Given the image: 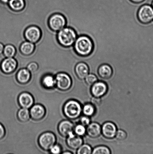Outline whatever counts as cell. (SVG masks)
<instances>
[{
	"instance_id": "obj_1",
	"label": "cell",
	"mask_w": 153,
	"mask_h": 154,
	"mask_svg": "<svg viewBox=\"0 0 153 154\" xmlns=\"http://www.w3.org/2000/svg\"><path fill=\"white\" fill-rule=\"evenodd\" d=\"M94 45L92 39L88 35H81L78 36L73 46L76 55L86 57L91 55L93 51Z\"/></svg>"
},
{
	"instance_id": "obj_2",
	"label": "cell",
	"mask_w": 153,
	"mask_h": 154,
	"mask_svg": "<svg viewBox=\"0 0 153 154\" xmlns=\"http://www.w3.org/2000/svg\"><path fill=\"white\" fill-rule=\"evenodd\" d=\"M78 37L75 30L70 26H66L57 32V41L64 48L73 47Z\"/></svg>"
},
{
	"instance_id": "obj_3",
	"label": "cell",
	"mask_w": 153,
	"mask_h": 154,
	"mask_svg": "<svg viewBox=\"0 0 153 154\" xmlns=\"http://www.w3.org/2000/svg\"><path fill=\"white\" fill-rule=\"evenodd\" d=\"M63 111L67 118L75 120L80 117L82 112V107L77 101L71 100L64 104Z\"/></svg>"
},
{
	"instance_id": "obj_4",
	"label": "cell",
	"mask_w": 153,
	"mask_h": 154,
	"mask_svg": "<svg viewBox=\"0 0 153 154\" xmlns=\"http://www.w3.org/2000/svg\"><path fill=\"white\" fill-rule=\"evenodd\" d=\"M47 24L51 31L57 32L67 26L66 18L61 13H54L49 16Z\"/></svg>"
},
{
	"instance_id": "obj_5",
	"label": "cell",
	"mask_w": 153,
	"mask_h": 154,
	"mask_svg": "<svg viewBox=\"0 0 153 154\" xmlns=\"http://www.w3.org/2000/svg\"><path fill=\"white\" fill-rule=\"evenodd\" d=\"M43 35L42 31L40 27L35 25H30L25 29L24 32L25 40L36 44L41 40Z\"/></svg>"
},
{
	"instance_id": "obj_6",
	"label": "cell",
	"mask_w": 153,
	"mask_h": 154,
	"mask_svg": "<svg viewBox=\"0 0 153 154\" xmlns=\"http://www.w3.org/2000/svg\"><path fill=\"white\" fill-rule=\"evenodd\" d=\"M137 17L139 22L143 24L151 23L153 21V8L149 4H143L137 11Z\"/></svg>"
},
{
	"instance_id": "obj_7",
	"label": "cell",
	"mask_w": 153,
	"mask_h": 154,
	"mask_svg": "<svg viewBox=\"0 0 153 154\" xmlns=\"http://www.w3.org/2000/svg\"><path fill=\"white\" fill-rule=\"evenodd\" d=\"M56 138L53 133L46 132L39 137L38 143L42 149L45 151H49L55 144Z\"/></svg>"
},
{
	"instance_id": "obj_8",
	"label": "cell",
	"mask_w": 153,
	"mask_h": 154,
	"mask_svg": "<svg viewBox=\"0 0 153 154\" xmlns=\"http://www.w3.org/2000/svg\"><path fill=\"white\" fill-rule=\"evenodd\" d=\"M57 88L62 91H66L71 88L72 81L71 78L67 73L60 72L55 77Z\"/></svg>"
},
{
	"instance_id": "obj_9",
	"label": "cell",
	"mask_w": 153,
	"mask_h": 154,
	"mask_svg": "<svg viewBox=\"0 0 153 154\" xmlns=\"http://www.w3.org/2000/svg\"><path fill=\"white\" fill-rule=\"evenodd\" d=\"M18 66V61L15 57L4 58L0 64V69L3 73L10 74L15 71Z\"/></svg>"
},
{
	"instance_id": "obj_10",
	"label": "cell",
	"mask_w": 153,
	"mask_h": 154,
	"mask_svg": "<svg viewBox=\"0 0 153 154\" xmlns=\"http://www.w3.org/2000/svg\"><path fill=\"white\" fill-rule=\"evenodd\" d=\"M107 90V86L105 83L97 81L92 85L91 92L94 97L101 98L106 94Z\"/></svg>"
},
{
	"instance_id": "obj_11",
	"label": "cell",
	"mask_w": 153,
	"mask_h": 154,
	"mask_svg": "<svg viewBox=\"0 0 153 154\" xmlns=\"http://www.w3.org/2000/svg\"><path fill=\"white\" fill-rule=\"evenodd\" d=\"M74 126L71 122L69 120H63L59 123L58 131L60 135L64 137H68L73 133Z\"/></svg>"
},
{
	"instance_id": "obj_12",
	"label": "cell",
	"mask_w": 153,
	"mask_h": 154,
	"mask_svg": "<svg viewBox=\"0 0 153 154\" xmlns=\"http://www.w3.org/2000/svg\"><path fill=\"white\" fill-rule=\"evenodd\" d=\"M31 118L34 120L40 121L44 117L46 114V109L40 104L33 105L30 111Z\"/></svg>"
},
{
	"instance_id": "obj_13",
	"label": "cell",
	"mask_w": 153,
	"mask_h": 154,
	"mask_svg": "<svg viewBox=\"0 0 153 154\" xmlns=\"http://www.w3.org/2000/svg\"><path fill=\"white\" fill-rule=\"evenodd\" d=\"M117 131L116 125L111 122H106L102 127V133L105 138L108 139L114 138Z\"/></svg>"
},
{
	"instance_id": "obj_14",
	"label": "cell",
	"mask_w": 153,
	"mask_h": 154,
	"mask_svg": "<svg viewBox=\"0 0 153 154\" xmlns=\"http://www.w3.org/2000/svg\"><path fill=\"white\" fill-rule=\"evenodd\" d=\"M18 102L22 108L29 109L34 105V100L32 95L27 92L21 93L18 97Z\"/></svg>"
},
{
	"instance_id": "obj_15",
	"label": "cell",
	"mask_w": 153,
	"mask_h": 154,
	"mask_svg": "<svg viewBox=\"0 0 153 154\" xmlns=\"http://www.w3.org/2000/svg\"><path fill=\"white\" fill-rule=\"evenodd\" d=\"M75 72L79 79H84L89 74L90 68L87 63L80 61L75 66Z\"/></svg>"
},
{
	"instance_id": "obj_16",
	"label": "cell",
	"mask_w": 153,
	"mask_h": 154,
	"mask_svg": "<svg viewBox=\"0 0 153 154\" xmlns=\"http://www.w3.org/2000/svg\"><path fill=\"white\" fill-rule=\"evenodd\" d=\"M66 143L70 148L77 150L83 144V140L81 137L73 133L67 137Z\"/></svg>"
},
{
	"instance_id": "obj_17",
	"label": "cell",
	"mask_w": 153,
	"mask_h": 154,
	"mask_svg": "<svg viewBox=\"0 0 153 154\" xmlns=\"http://www.w3.org/2000/svg\"><path fill=\"white\" fill-rule=\"evenodd\" d=\"M97 73L100 78L104 79H108L113 74V69L109 64L104 63L100 65L97 69Z\"/></svg>"
},
{
	"instance_id": "obj_18",
	"label": "cell",
	"mask_w": 153,
	"mask_h": 154,
	"mask_svg": "<svg viewBox=\"0 0 153 154\" xmlns=\"http://www.w3.org/2000/svg\"><path fill=\"white\" fill-rule=\"evenodd\" d=\"M35 48V44L25 40L21 43L19 47V51L22 55L28 57L34 53Z\"/></svg>"
},
{
	"instance_id": "obj_19",
	"label": "cell",
	"mask_w": 153,
	"mask_h": 154,
	"mask_svg": "<svg viewBox=\"0 0 153 154\" xmlns=\"http://www.w3.org/2000/svg\"><path fill=\"white\" fill-rule=\"evenodd\" d=\"M31 73L27 68H22L18 72L16 79L18 82L22 84L28 83L31 80Z\"/></svg>"
},
{
	"instance_id": "obj_20",
	"label": "cell",
	"mask_w": 153,
	"mask_h": 154,
	"mask_svg": "<svg viewBox=\"0 0 153 154\" xmlns=\"http://www.w3.org/2000/svg\"><path fill=\"white\" fill-rule=\"evenodd\" d=\"M86 132L91 138H97L99 137L102 133L101 127L97 123H90L87 128Z\"/></svg>"
},
{
	"instance_id": "obj_21",
	"label": "cell",
	"mask_w": 153,
	"mask_h": 154,
	"mask_svg": "<svg viewBox=\"0 0 153 154\" xmlns=\"http://www.w3.org/2000/svg\"><path fill=\"white\" fill-rule=\"evenodd\" d=\"M7 5L12 11L19 12L25 9V0H9Z\"/></svg>"
},
{
	"instance_id": "obj_22",
	"label": "cell",
	"mask_w": 153,
	"mask_h": 154,
	"mask_svg": "<svg viewBox=\"0 0 153 154\" xmlns=\"http://www.w3.org/2000/svg\"><path fill=\"white\" fill-rule=\"evenodd\" d=\"M42 84L45 88L51 89L56 85V82L54 76L48 74L43 77L42 79Z\"/></svg>"
},
{
	"instance_id": "obj_23",
	"label": "cell",
	"mask_w": 153,
	"mask_h": 154,
	"mask_svg": "<svg viewBox=\"0 0 153 154\" xmlns=\"http://www.w3.org/2000/svg\"><path fill=\"white\" fill-rule=\"evenodd\" d=\"M17 53L16 46L11 44H7L4 46L3 55L5 58H13Z\"/></svg>"
},
{
	"instance_id": "obj_24",
	"label": "cell",
	"mask_w": 153,
	"mask_h": 154,
	"mask_svg": "<svg viewBox=\"0 0 153 154\" xmlns=\"http://www.w3.org/2000/svg\"><path fill=\"white\" fill-rule=\"evenodd\" d=\"M17 116L19 121L23 123L28 122L31 118L30 111L28 109H21L18 112Z\"/></svg>"
},
{
	"instance_id": "obj_25",
	"label": "cell",
	"mask_w": 153,
	"mask_h": 154,
	"mask_svg": "<svg viewBox=\"0 0 153 154\" xmlns=\"http://www.w3.org/2000/svg\"><path fill=\"white\" fill-rule=\"evenodd\" d=\"M82 112L84 116L91 117L94 115L96 112L95 107L91 103L85 104L82 108Z\"/></svg>"
},
{
	"instance_id": "obj_26",
	"label": "cell",
	"mask_w": 153,
	"mask_h": 154,
	"mask_svg": "<svg viewBox=\"0 0 153 154\" xmlns=\"http://www.w3.org/2000/svg\"><path fill=\"white\" fill-rule=\"evenodd\" d=\"M93 154H110V150L108 147L105 146H99L92 151Z\"/></svg>"
},
{
	"instance_id": "obj_27",
	"label": "cell",
	"mask_w": 153,
	"mask_h": 154,
	"mask_svg": "<svg viewBox=\"0 0 153 154\" xmlns=\"http://www.w3.org/2000/svg\"><path fill=\"white\" fill-rule=\"evenodd\" d=\"M92 149L91 146L88 144H82L78 149V154H90L92 153Z\"/></svg>"
},
{
	"instance_id": "obj_28",
	"label": "cell",
	"mask_w": 153,
	"mask_h": 154,
	"mask_svg": "<svg viewBox=\"0 0 153 154\" xmlns=\"http://www.w3.org/2000/svg\"><path fill=\"white\" fill-rule=\"evenodd\" d=\"M74 131L76 135L82 137L85 135L86 133V129L84 126L81 124L75 127Z\"/></svg>"
},
{
	"instance_id": "obj_29",
	"label": "cell",
	"mask_w": 153,
	"mask_h": 154,
	"mask_svg": "<svg viewBox=\"0 0 153 154\" xmlns=\"http://www.w3.org/2000/svg\"><path fill=\"white\" fill-rule=\"evenodd\" d=\"M85 82L88 85L92 86L97 81V78L93 74H88L85 79Z\"/></svg>"
},
{
	"instance_id": "obj_30",
	"label": "cell",
	"mask_w": 153,
	"mask_h": 154,
	"mask_svg": "<svg viewBox=\"0 0 153 154\" xmlns=\"http://www.w3.org/2000/svg\"><path fill=\"white\" fill-rule=\"evenodd\" d=\"M26 68L31 73H35L38 70L39 64L36 62L32 61L27 65Z\"/></svg>"
},
{
	"instance_id": "obj_31",
	"label": "cell",
	"mask_w": 153,
	"mask_h": 154,
	"mask_svg": "<svg viewBox=\"0 0 153 154\" xmlns=\"http://www.w3.org/2000/svg\"><path fill=\"white\" fill-rule=\"evenodd\" d=\"M115 137L118 140L123 141L127 138V134L125 131L122 130H119L117 131Z\"/></svg>"
},
{
	"instance_id": "obj_32",
	"label": "cell",
	"mask_w": 153,
	"mask_h": 154,
	"mask_svg": "<svg viewBox=\"0 0 153 154\" xmlns=\"http://www.w3.org/2000/svg\"><path fill=\"white\" fill-rule=\"evenodd\" d=\"M81 124L84 126H87L90 123V119L89 117L87 116H82L80 119Z\"/></svg>"
},
{
	"instance_id": "obj_33",
	"label": "cell",
	"mask_w": 153,
	"mask_h": 154,
	"mask_svg": "<svg viewBox=\"0 0 153 154\" xmlns=\"http://www.w3.org/2000/svg\"><path fill=\"white\" fill-rule=\"evenodd\" d=\"M51 153L54 154H59L61 153V148L58 144H55L49 150Z\"/></svg>"
},
{
	"instance_id": "obj_34",
	"label": "cell",
	"mask_w": 153,
	"mask_h": 154,
	"mask_svg": "<svg viewBox=\"0 0 153 154\" xmlns=\"http://www.w3.org/2000/svg\"><path fill=\"white\" fill-rule=\"evenodd\" d=\"M91 103L94 106H100L102 104V100L100 98L93 97L91 99Z\"/></svg>"
},
{
	"instance_id": "obj_35",
	"label": "cell",
	"mask_w": 153,
	"mask_h": 154,
	"mask_svg": "<svg viewBox=\"0 0 153 154\" xmlns=\"http://www.w3.org/2000/svg\"><path fill=\"white\" fill-rule=\"evenodd\" d=\"M5 135V129L3 125L0 123V140L4 138Z\"/></svg>"
},
{
	"instance_id": "obj_36",
	"label": "cell",
	"mask_w": 153,
	"mask_h": 154,
	"mask_svg": "<svg viewBox=\"0 0 153 154\" xmlns=\"http://www.w3.org/2000/svg\"><path fill=\"white\" fill-rule=\"evenodd\" d=\"M130 1L134 4H139L144 2L145 0H130Z\"/></svg>"
},
{
	"instance_id": "obj_37",
	"label": "cell",
	"mask_w": 153,
	"mask_h": 154,
	"mask_svg": "<svg viewBox=\"0 0 153 154\" xmlns=\"http://www.w3.org/2000/svg\"><path fill=\"white\" fill-rule=\"evenodd\" d=\"M4 46V44L0 42V55H2V54H3Z\"/></svg>"
},
{
	"instance_id": "obj_38",
	"label": "cell",
	"mask_w": 153,
	"mask_h": 154,
	"mask_svg": "<svg viewBox=\"0 0 153 154\" xmlns=\"http://www.w3.org/2000/svg\"><path fill=\"white\" fill-rule=\"evenodd\" d=\"M9 0H0V3L4 5H7Z\"/></svg>"
},
{
	"instance_id": "obj_39",
	"label": "cell",
	"mask_w": 153,
	"mask_h": 154,
	"mask_svg": "<svg viewBox=\"0 0 153 154\" xmlns=\"http://www.w3.org/2000/svg\"><path fill=\"white\" fill-rule=\"evenodd\" d=\"M63 153V154H67V153H68V154H72V153H71V152H64V153Z\"/></svg>"
},
{
	"instance_id": "obj_40",
	"label": "cell",
	"mask_w": 153,
	"mask_h": 154,
	"mask_svg": "<svg viewBox=\"0 0 153 154\" xmlns=\"http://www.w3.org/2000/svg\"><path fill=\"white\" fill-rule=\"evenodd\" d=\"M152 8H153V0L152 1Z\"/></svg>"
}]
</instances>
